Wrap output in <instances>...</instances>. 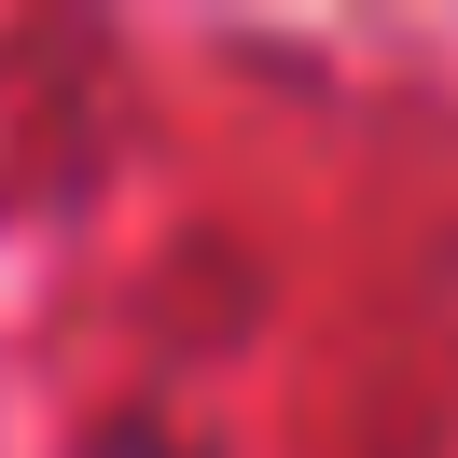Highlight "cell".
<instances>
[{"mask_svg": "<svg viewBox=\"0 0 458 458\" xmlns=\"http://www.w3.org/2000/svg\"><path fill=\"white\" fill-rule=\"evenodd\" d=\"M98 458H181V445H153V430H112V445H98Z\"/></svg>", "mask_w": 458, "mask_h": 458, "instance_id": "obj_1", "label": "cell"}]
</instances>
